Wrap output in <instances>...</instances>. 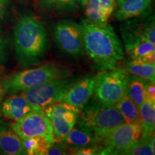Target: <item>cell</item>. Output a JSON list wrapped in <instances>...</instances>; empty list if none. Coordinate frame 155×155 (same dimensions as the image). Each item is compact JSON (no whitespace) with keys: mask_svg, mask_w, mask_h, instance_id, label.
Segmentation results:
<instances>
[{"mask_svg":"<svg viewBox=\"0 0 155 155\" xmlns=\"http://www.w3.org/2000/svg\"><path fill=\"white\" fill-rule=\"evenodd\" d=\"M83 46L88 57L101 70L118 67L124 56L123 46L111 25L81 19Z\"/></svg>","mask_w":155,"mask_h":155,"instance_id":"obj_1","label":"cell"},{"mask_svg":"<svg viewBox=\"0 0 155 155\" xmlns=\"http://www.w3.org/2000/svg\"><path fill=\"white\" fill-rule=\"evenodd\" d=\"M14 45L19 62L24 65L38 63L48 47V37L44 25L32 15L18 19L13 32Z\"/></svg>","mask_w":155,"mask_h":155,"instance_id":"obj_2","label":"cell"},{"mask_svg":"<svg viewBox=\"0 0 155 155\" xmlns=\"http://www.w3.org/2000/svg\"><path fill=\"white\" fill-rule=\"evenodd\" d=\"M123 117L115 105H105L92 99L83 107L76 124L96 136L98 142L121 124Z\"/></svg>","mask_w":155,"mask_h":155,"instance_id":"obj_3","label":"cell"},{"mask_svg":"<svg viewBox=\"0 0 155 155\" xmlns=\"http://www.w3.org/2000/svg\"><path fill=\"white\" fill-rule=\"evenodd\" d=\"M71 73L68 68L54 63H46L40 67L26 69L5 79L7 94H15L49 81L66 78L71 76Z\"/></svg>","mask_w":155,"mask_h":155,"instance_id":"obj_4","label":"cell"},{"mask_svg":"<svg viewBox=\"0 0 155 155\" xmlns=\"http://www.w3.org/2000/svg\"><path fill=\"white\" fill-rule=\"evenodd\" d=\"M127 75L119 66L102 70L95 77L93 99L105 105H115L126 94Z\"/></svg>","mask_w":155,"mask_h":155,"instance_id":"obj_5","label":"cell"},{"mask_svg":"<svg viewBox=\"0 0 155 155\" xmlns=\"http://www.w3.org/2000/svg\"><path fill=\"white\" fill-rule=\"evenodd\" d=\"M141 134L139 121L121 124L101 139L100 154H122L140 139Z\"/></svg>","mask_w":155,"mask_h":155,"instance_id":"obj_6","label":"cell"},{"mask_svg":"<svg viewBox=\"0 0 155 155\" xmlns=\"http://www.w3.org/2000/svg\"><path fill=\"white\" fill-rule=\"evenodd\" d=\"M74 82L72 78L57 79L20 91L34 110H43L47 106L61 102L65 93Z\"/></svg>","mask_w":155,"mask_h":155,"instance_id":"obj_7","label":"cell"},{"mask_svg":"<svg viewBox=\"0 0 155 155\" xmlns=\"http://www.w3.org/2000/svg\"><path fill=\"white\" fill-rule=\"evenodd\" d=\"M56 44L62 51L72 57H79L84 50L82 28L80 24L71 19L56 23L53 28Z\"/></svg>","mask_w":155,"mask_h":155,"instance_id":"obj_8","label":"cell"},{"mask_svg":"<svg viewBox=\"0 0 155 155\" xmlns=\"http://www.w3.org/2000/svg\"><path fill=\"white\" fill-rule=\"evenodd\" d=\"M11 127L22 139L40 137L48 142L55 143L51 123L42 110H33Z\"/></svg>","mask_w":155,"mask_h":155,"instance_id":"obj_9","label":"cell"},{"mask_svg":"<svg viewBox=\"0 0 155 155\" xmlns=\"http://www.w3.org/2000/svg\"><path fill=\"white\" fill-rule=\"evenodd\" d=\"M42 111L51 123L54 142L61 143L76 124L79 111L63 102L51 104Z\"/></svg>","mask_w":155,"mask_h":155,"instance_id":"obj_10","label":"cell"},{"mask_svg":"<svg viewBox=\"0 0 155 155\" xmlns=\"http://www.w3.org/2000/svg\"><path fill=\"white\" fill-rule=\"evenodd\" d=\"M120 27L123 40H142L155 43L154 15H147L143 17L128 19Z\"/></svg>","mask_w":155,"mask_h":155,"instance_id":"obj_11","label":"cell"},{"mask_svg":"<svg viewBox=\"0 0 155 155\" xmlns=\"http://www.w3.org/2000/svg\"><path fill=\"white\" fill-rule=\"evenodd\" d=\"M96 75H89L73 82L61 102L72 106L80 113L94 94Z\"/></svg>","mask_w":155,"mask_h":155,"instance_id":"obj_12","label":"cell"},{"mask_svg":"<svg viewBox=\"0 0 155 155\" xmlns=\"http://www.w3.org/2000/svg\"><path fill=\"white\" fill-rule=\"evenodd\" d=\"M152 0H116L114 15L117 20L124 22L128 19L150 15Z\"/></svg>","mask_w":155,"mask_h":155,"instance_id":"obj_13","label":"cell"},{"mask_svg":"<svg viewBox=\"0 0 155 155\" xmlns=\"http://www.w3.org/2000/svg\"><path fill=\"white\" fill-rule=\"evenodd\" d=\"M34 108L22 94H11L4 97L0 105V112L8 119L19 121Z\"/></svg>","mask_w":155,"mask_h":155,"instance_id":"obj_14","label":"cell"},{"mask_svg":"<svg viewBox=\"0 0 155 155\" xmlns=\"http://www.w3.org/2000/svg\"><path fill=\"white\" fill-rule=\"evenodd\" d=\"M84 7L87 20L96 24H106L115 11L116 0H88Z\"/></svg>","mask_w":155,"mask_h":155,"instance_id":"obj_15","label":"cell"},{"mask_svg":"<svg viewBox=\"0 0 155 155\" xmlns=\"http://www.w3.org/2000/svg\"><path fill=\"white\" fill-rule=\"evenodd\" d=\"M0 152L7 155L25 154L22 139L3 121H0Z\"/></svg>","mask_w":155,"mask_h":155,"instance_id":"obj_16","label":"cell"},{"mask_svg":"<svg viewBox=\"0 0 155 155\" xmlns=\"http://www.w3.org/2000/svg\"><path fill=\"white\" fill-rule=\"evenodd\" d=\"M126 53L130 59H141L155 63L154 43L142 40H124Z\"/></svg>","mask_w":155,"mask_h":155,"instance_id":"obj_17","label":"cell"},{"mask_svg":"<svg viewBox=\"0 0 155 155\" xmlns=\"http://www.w3.org/2000/svg\"><path fill=\"white\" fill-rule=\"evenodd\" d=\"M62 143L71 149L99 144L98 139L94 134L78 125L76 127L75 125L71 129Z\"/></svg>","mask_w":155,"mask_h":155,"instance_id":"obj_18","label":"cell"},{"mask_svg":"<svg viewBox=\"0 0 155 155\" xmlns=\"http://www.w3.org/2000/svg\"><path fill=\"white\" fill-rule=\"evenodd\" d=\"M139 122L142 129L140 139H147L154 134L155 129V102L144 98L139 108Z\"/></svg>","mask_w":155,"mask_h":155,"instance_id":"obj_19","label":"cell"},{"mask_svg":"<svg viewBox=\"0 0 155 155\" xmlns=\"http://www.w3.org/2000/svg\"><path fill=\"white\" fill-rule=\"evenodd\" d=\"M147 82L148 81L146 79L128 73L126 94L134 103L138 108H139L144 100L145 88Z\"/></svg>","mask_w":155,"mask_h":155,"instance_id":"obj_20","label":"cell"},{"mask_svg":"<svg viewBox=\"0 0 155 155\" xmlns=\"http://www.w3.org/2000/svg\"><path fill=\"white\" fill-rule=\"evenodd\" d=\"M124 69L129 74L146 79L148 81L155 80V64L141 59H129L125 61Z\"/></svg>","mask_w":155,"mask_h":155,"instance_id":"obj_21","label":"cell"},{"mask_svg":"<svg viewBox=\"0 0 155 155\" xmlns=\"http://www.w3.org/2000/svg\"><path fill=\"white\" fill-rule=\"evenodd\" d=\"M115 106L121 114L124 123L139 121V108L127 94L122 97Z\"/></svg>","mask_w":155,"mask_h":155,"instance_id":"obj_22","label":"cell"},{"mask_svg":"<svg viewBox=\"0 0 155 155\" xmlns=\"http://www.w3.org/2000/svg\"><path fill=\"white\" fill-rule=\"evenodd\" d=\"M51 143L46 141L40 137H35L22 139V147L25 154L45 155L48 147Z\"/></svg>","mask_w":155,"mask_h":155,"instance_id":"obj_23","label":"cell"},{"mask_svg":"<svg viewBox=\"0 0 155 155\" xmlns=\"http://www.w3.org/2000/svg\"><path fill=\"white\" fill-rule=\"evenodd\" d=\"M42 8L53 12L74 11L78 8L79 0H41Z\"/></svg>","mask_w":155,"mask_h":155,"instance_id":"obj_24","label":"cell"},{"mask_svg":"<svg viewBox=\"0 0 155 155\" xmlns=\"http://www.w3.org/2000/svg\"><path fill=\"white\" fill-rule=\"evenodd\" d=\"M155 153L153 152L149 144L148 139L139 140L134 144L132 147L126 150L122 154L124 155H154Z\"/></svg>","mask_w":155,"mask_h":155,"instance_id":"obj_25","label":"cell"},{"mask_svg":"<svg viewBox=\"0 0 155 155\" xmlns=\"http://www.w3.org/2000/svg\"><path fill=\"white\" fill-rule=\"evenodd\" d=\"M70 148L65 145L63 143H53L50 144L46 150L45 155H63L69 154Z\"/></svg>","mask_w":155,"mask_h":155,"instance_id":"obj_26","label":"cell"},{"mask_svg":"<svg viewBox=\"0 0 155 155\" xmlns=\"http://www.w3.org/2000/svg\"><path fill=\"white\" fill-rule=\"evenodd\" d=\"M144 98L155 102V84L154 81H148L145 88Z\"/></svg>","mask_w":155,"mask_h":155,"instance_id":"obj_27","label":"cell"},{"mask_svg":"<svg viewBox=\"0 0 155 155\" xmlns=\"http://www.w3.org/2000/svg\"><path fill=\"white\" fill-rule=\"evenodd\" d=\"M7 43V39L5 38L3 32L0 30V62L3 61L5 58Z\"/></svg>","mask_w":155,"mask_h":155,"instance_id":"obj_28","label":"cell"},{"mask_svg":"<svg viewBox=\"0 0 155 155\" xmlns=\"http://www.w3.org/2000/svg\"><path fill=\"white\" fill-rule=\"evenodd\" d=\"M7 94V86L5 79V80L0 81V105H1V102L2 101L3 98ZM1 114H2L1 112H0V117H1Z\"/></svg>","mask_w":155,"mask_h":155,"instance_id":"obj_29","label":"cell"},{"mask_svg":"<svg viewBox=\"0 0 155 155\" xmlns=\"http://www.w3.org/2000/svg\"><path fill=\"white\" fill-rule=\"evenodd\" d=\"M8 3L9 0H0V20L5 15Z\"/></svg>","mask_w":155,"mask_h":155,"instance_id":"obj_30","label":"cell"},{"mask_svg":"<svg viewBox=\"0 0 155 155\" xmlns=\"http://www.w3.org/2000/svg\"><path fill=\"white\" fill-rule=\"evenodd\" d=\"M5 73V68L2 65L0 64V81H2V76Z\"/></svg>","mask_w":155,"mask_h":155,"instance_id":"obj_31","label":"cell"},{"mask_svg":"<svg viewBox=\"0 0 155 155\" xmlns=\"http://www.w3.org/2000/svg\"><path fill=\"white\" fill-rule=\"evenodd\" d=\"M88 1V0H79V3H80L81 5L83 6V7H84V6L86 5L87 2Z\"/></svg>","mask_w":155,"mask_h":155,"instance_id":"obj_32","label":"cell"}]
</instances>
